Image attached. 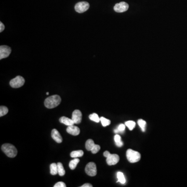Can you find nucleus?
<instances>
[{"mask_svg": "<svg viewBox=\"0 0 187 187\" xmlns=\"http://www.w3.org/2000/svg\"><path fill=\"white\" fill-rule=\"evenodd\" d=\"M100 147L99 145L95 144V146H94V147L93 148L91 151H92L93 154H97L100 150Z\"/></svg>", "mask_w": 187, "mask_h": 187, "instance_id": "393cba45", "label": "nucleus"}, {"mask_svg": "<svg viewBox=\"0 0 187 187\" xmlns=\"http://www.w3.org/2000/svg\"><path fill=\"white\" fill-rule=\"evenodd\" d=\"M25 80L23 77L21 76H17V77L11 80L9 82V84L11 87L15 88H19L23 86L25 84Z\"/></svg>", "mask_w": 187, "mask_h": 187, "instance_id": "20e7f679", "label": "nucleus"}, {"mask_svg": "<svg viewBox=\"0 0 187 187\" xmlns=\"http://www.w3.org/2000/svg\"><path fill=\"white\" fill-rule=\"evenodd\" d=\"M129 5L125 2H121L117 3L114 6V10L117 13H123L127 11L129 9Z\"/></svg>", "mask_w": 187, "mask_h": 187, "instance_id": "0eeeda50", "label": "nucleus"}, {"mask_svg": "<svg viewBox=\"0 0 187 187\" xmlns=\"http://www.w3.org/2000/svg\"><path fill=\"white\" fill-rule=\"evenodd\" d=\"M110 154V153L109 151H104V157H106V158H107L108 156H109V155Z\"/></svg>", "mask_w": 187, "mask_h": 187, "instance_id": "7c9ffc66", "label": "nucleus"}, {"mask_svg": "<svg viewBox=\"0 0 187 187\" xmlns=\"http://www.w3.org/2000/svg\"><path fill=\"white\" fill-rule=\"evenodd\" d=\"M114 141H115V143H119L120 141H122L121 137L119 135H115L114 136Z\"/></svg>", "mask_w": 187, "mask_h": 187, "instance_id": "cd10ccee", "label": "nucleus"}, {"mask_svg": "<svg viewBox=\"0 0 187 187\" xmlns=\"http://www.w3.org/2000/svg\"><path fill=\"white\" fill-rule=\"evenodd\" d=\"M54 187H66V185L62 181H60L58 183H56L54 186Z\"/></svg>", "mask_w": 187, "mask_h": 187, "instance_id": "bb28decb", "label": "nucleus"}, {"mask_svg": "<svg viewBox=\"0 0 187 187\" xmlns=\"http://www.w3.org/2000/svg\"><path fill=\"white\" fill-rule=\"evenodd\" d=\"M2 150L8 157L14 158L17 154V150L15 146L10 144H4L2 146Z\"/></svg>", "mask_w": 187, "mask_h": 187, "instance_id": "f03ea898", "label": "nucleus"}, {"mask_svg": "<svg viewBox=\"0 0 187 187\" xmlns=\"http://www.w3.org/2000/svg\"><path fill=\"white\" fill-rule=\"evenodd\" d=\"M61 101L62 99L59 95H53L45 100V106L48 109H53L58 106Z\"/></svg>", "mask_w": 187, "mask_h": 187, "instance_id": "f257e3e1", "label": "nucleus"}, {"mask_svg": "<svg viewBox=\"0 0 187 187\" xmlns=\"http://www.w3.org/2000/svg\"><path fill=\"white\" fill-rule=\"evenodd\" d=\"M117 177L118 178V181L122 184H124L126 182L125 178L123 173L118 172L117 173Z\"/></svg>", "mask_w": 187, "mask_h": 187, "instance_id": "6ab92c4d", "label": "nucleus"}, {"mask_svg": "<svg viewBox=\"0 0 187 187\" xmlns=\"http://www.w3.org/2000/svg\"><path fill=\"white\" fill-rule=\"evenodd\" d=\"M67 132L68 133L73 136H77L79 135L80 129L78 127L72 125L68 126V127L67 129Z\"/></svg>", "mask_w": 187, "mask_h": 187, "instance_id": "9b49d317", "label": "nucleus"}, {"mask_svg": "<svg viewBox=\"0 0 187 187\" xmlns=\"http://www.w3.org/2000/svg\"><path fill=\"white\" fill-rule=\"evenodd\" d=\"M80 162V159L76 158L74 159H72L69 163V167L71 169H74L77 167V165Z\"/></svg>", "mask_w": 187, "mask_h": 187, "instance_id": "4468645a", "label": "nucleus"}, {"mask_svg": "<svg viewBox=\"0 0 187 187\" xmlns=\"http://www.w3.org/2000/svg\"><path fill=\"white\" fill-rule=\"evenodd\" d=\"M115 144L117 145V147H122L123 145V143L122 141H121L120 142H119V143H115Z\"/></svg>", "mask_w": 187, "mask_h": 187, "instance_id": "c756f323", "label": "nucleus"}, {"mask_svg": "<svg viewBox=\"0 0 187 187\" xmlns=\"http://www.w3.org/2000/svg\"><path fill=\"white\" fill-rule=\"evenodd\" d=\"M11 53V48L9 46L2 45L0 46V59L5 58Z\"/></svg>", "mask_w": 187, "mask_h": 187, "instance_id": "6e6552de", "label": "nucleus"}, {"mask_svg": "<svg viewBox=\"0 0 187 187\" xmlns=\"http://www.w3.org/2000/svg\"><path fill=\"white\" fill-rule=\"evenodd\" d=\"M89 118L90 120L93 121L95 122L96 123L99 122L100 121V119L98 117V114H93L89 116Z\"/></svg>", "mask_w": 187, "mask_h": 187, "instance_id": "aec40b11", "label": "nucleus"}, {"mask_svg": "<svg viewBox=\"0 0 187 187\" xmlns=\"http://www.w3.org/2000/svg\"><path fill=\"white\" fill-rule=\"evenodd\" d=\"M57 167H58V174L60 176H63L65 175L66 172L64 170L63 166L62 163L59 162L57 163Z\"/></svg>", "mask_w": 187, "mask_h": 187, "instance_id": "dca6fc26", "label": "nucleus"}, {"mask_svg": "<svg viewBox=\"0 0 187 187\" xmlns=\"http://www.w3.org/2000/svg\"><path fill=\"white\" fill-rule=\"evenodd\" d=\"M126 157L129 162L134 163L139 161L141 158V155L137 151L132 149H129L126 151Z\"/></svg>", "mask_w": 187, "mask_h": 187, "instance_id": "7ed1b4c3", "label": "nucleus"}, {"mask_svg": "<svg viewBox=\"0 0 187 187\" xmlns=\"http://www.w3.org/2000/svg\"><path fill=\"white\" fill-rule=\"evenodd\" d=\"M95 143L94 141L91 139H89L86 141V144H85V147L87 150L91 151L94 146H95Z\"/></svg>", "mask_w": 187, "mask_h": 187, "instance_id": "2eb2a0df", "label": "nucleus"}, {"mask_svg": "<svg viewBox=\"0 0 187 187\" xmlns=\"http://www.w3.org/2000/svg\"><path fill=\"white\" fill-rule=\"evenodd\" d=\"M84 154V152L82 150L73 151L70 154L71 157L76 158L78 157H81Z\"/></svg>", "mask_w": 187, "mask_h": 187, "instance_id": "f3484780", "label": "nucleus"}, {"mask_svg": "<svg viewBox=\"0 0 187 187\" xmlns=\"http://www.w3.org/2000/svg\"><path fill=\"white\" fill-rule=\"evenodd\" d=\"M5 26L2 22L0 23V32H2L4 30Z\"/></svg>", "mask_w": 187, "mask_h": 187, "instance_id": "c85d7f7f", "label": "nucleus"}, {"mask_svg": "<svg viewBox=\"0 0 187 187\" xmlns=\"http://www.w3.org/2000/svg\"><path fill=\"white\" fill-rule=\"evenodd\" d=\"M52 137L56 143L60 144L63 141V138L60 133L56 129H53L52 131Z\"/></svg>", "mask_w": 187, "mask_h": 187, "instance_id": "f8f14e48", "label": "nucleus"}, {"mask_svg": "<svg viewBox=\"0 0 187 187\" xmlns=\"http://www.w3.org/2000/svg\"><path fill=\"white\" fill-rule=\"evenodd\" d=\"M8 112V109L5 106L0 107V117H3L4 115H6Z\"/></svg>", "mask_w": 187, "mask_h": 187, "instance_id": "4be33fe9", "label": "nucleus"}, {"mask_svg": "<svg viewBox=\"0 0 187 187\" xmlns=\"http://www.w3.org/2000/svg\"><path fill=\"white\" fill-rule=\"evenodd\" d=\"M50 171H51V175H56L58 174V167H57V164L56 163H52L50 165Z\"/></svg>", "mask_w": 187, "mask_h": 187, "instance_id": "a211bd4d", "label": "nucleus"}, {"mask_svg": "<svg viewBox=\"0 0 187 187\" xmlns=\"http://www.w3.org/2000/svg\"><path fill=\"white\" fill-rule=\"evenodd\" d=\"M100 119V121H101V124H102L104 127H106L107 126H108L110 124V120H108V119L105 118L104 117H101Z\"/></svg>", "mask_w": 187, "mask_h": 187, "instance_id": "412c9836", "label": "nucleus"}, {"mask_svg": "<svg viewBox=\"0 0 187 187\" xmlns=\"http://www.w3.org/2000/svg\"><path fill=\"white\" fill-rule=\"evenodd\" d=\"M93 186L92 184H88V183H86V184H83L82 186H81V187H92Z\"/></svg>", "mask_w": 187, "mask_h": 187, "instance_id": "2f4dec72", "label": "nucleus"}, {"mask_svg": "<svg viewBox=\"0 0 187 187\" xmlns=\"http://www.w3.org/2000/svg\"><path fill=\"white\" fill-rule=\"evenodd\" d=\"M60 123L67 126L72 125L74 124L72 119H69L66 117H62L59 119Z\"/></svg>", "mask_w": 187, "mask_h": 187, "instance_id": "ddd939ff", "label": "nucleus"}, {"mask_svg": "<svg viewBox=\"0 0 187 187\" xmlns=\"http://www.w3.org/2000/svg\"><path fill=\"white\" fill-rule=\"evenodd\" d=\"M138 124L141 128V130L143 132L145 131V127L146 125V122L142 119H140L138 121Z\"/></svg>", "mask_w": 187, "mask_h": 187, "instance_id": "b1692460", "label": "nucleus"}, {"mask_svg": "<svg viewBox=\"0 0 187 187\" xmlns=\"http://www.w3.org/2000/svg\"><path fill=\"white\" fill-rule=\"evenodd\" d=\"M125 125L121 124L119 126L118 128L116 130H114L115 133H118V132H123L125 130Z\"/></svg>", "mask_w": 187, "mask_h": 187, "instance_id": "a878e982", "label": "nucleus"}, {"mask_svg": "<svg viewBox=\"0 0 187 187\" xmlns=\"http://www.w3.org/2000/svg\"><path fill=\"white\" fill-rule=\"evenodd\" d=\"M125 125L127 126L129 130H132L135 127L136 123L133 121H129L126 122Z\"/></svg>", "mask_w": 187, "mask_h": 187, "instance_id": "5701e85b", "label": "nucleus"}, {"mask_svg": "<svg viewBox=\"0 0 187 187\" xmlns=\"http://www.w3.org/2000/svg\"><path fill=\"white\" fill-rule=\"evenodd\" d=\"M119 160H120V158L118 154H110L107 158L106 162L109 165H114L117 164L119 162Z\"/></svg>", "mask_w": 187, "mask_h": 187, "instance_id": "1a4fd4ad", "label": "nucleus"}, {"mask_svg": "<svg viewBox=\"0 0 187 187\" xmlns=\"http://www.w3.org/2000/svg\"><path fill=\"white\" fill-rule=\"evenodd\" d=\"M48 94H49V93H48V92L46 93V95H48Z\"/></svg>", "mask_w": 187, "mask_h": 187, "instance_id": "473e14b6", "label": "nucleus"}, {"mask_svg": "<svg viewBox=\"0 0 187 187\" xmlns=\"http://www.w3.org/2000/svg\"><path fill=\"white\" fill-rule=\"evenodd\" d=\"M89 8V3L87 2H80L76 4L74 7L75 10L78 13H83L88 11Z\"/></svg>", "mask_w": 187, "mask_h": 187, "instance_id": "39448f33", "label": "nucleus"}, {"mask_svg": "<svg viewBox=\"0 0 187 187\" xmlns=\"http://www.w3.org/2000/svg\"><path fill=\"white\" fill-rule=\"evenodd\" d=\"M82 114L79 110H75L72 113V119L74 124H79L82 121Z\"/></svg>", "mask_w": 187, "mask_h": 187, "instance_id": "9d476101", "label": "nucleus"}, {"mask_svg": "<svg viewBox=\"0 0 187 187\" xmlns=\"http://www.w3.org/2000/svg\"><path fill=\"white\" fill-rule=\"evenodd\" d=\"M86 173L90 176H95L97 174V167L93 162H89L86 165L85 169Z\"/></svg>", "mask_w": 187, "mask_h": 187, "instance_id": "423d86ee", "label": "nucleus"}]
</instances>
